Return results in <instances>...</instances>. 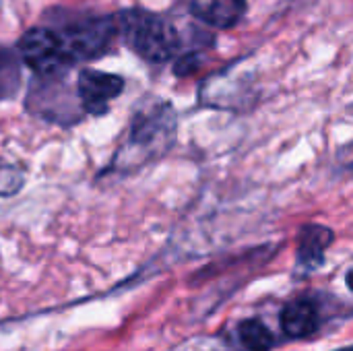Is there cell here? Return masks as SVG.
<instances>
[{"mask_svg": "<svg viewBox=\"0 0 353 351\" xmlns=\"http://www.w3.org/2000/svg\"><path fill=\"white\" fill-rule=\"evenodd\" d=\"M116 35H118L116 17H91L68 25L64 33H60L58 37L70 62L74 64L105 54Z\"/></svg>", "mask_w": 353, "mask_h": 351, "instance_id": "3957f363", "label": "cell"}, {"mask_svg": "<svg viewBox=\"0 0 353 351\" xmlns=\"http://www.w3.org/2000/svg\"><path fill=\"white\" fill-rule=\"evenodd\" d=\"M124 91V79L118 74L101 72L95 68H83L77 79V95L83 110L91 116L108 112L110 101Z\"/></svg>", "mask_w": 353, "mask_h": 351, "instance_id": "5b68a950", "label": "cell"}, {"mask_svg": "<svg viewBox=\"0 0 353 351\" xmlns=\"http://www.w3.org/2000/svg\"><path fill=\"white\" fill-rule=\"evenodd\" d=\"M190 12L211 27L230 29L244 17L246 0H192Z\"/></svg>", "mask_w": 353, "mask_h": 351, "instance_id": "ba28073f", "label": "cell"}, {"mask_svg": "<svg viewBox=\"0 0 353 351\" xmlns=\"http://www.w3.org/2000/svg\"><path fill=\"white\" fill-rule=\"evenodd\" d=\"M6 60H8V58L0 52V79H2V72L6 70Z\"/></svg>", "mask_w": 353, "mask_h": 351, "instance_id": "7c38bea8", "label": "cell"}, {"mask_svg": "<svg viewBox=\"0 0 353 351\" xmlns=\"http://www.w3.org/2000/svg\"><path fill=\"white\" fill-rule=\"evenodd\" d=\"M201 54L199 52H188V54H182L178 60H176V66H174V70H176V74L178 77H184V74H190V72H194L199 66H201Z\"/></svg>", "mask_w": 353, "mask_h": 351, "instance_id": "8fae6325", "label": "cell"}, {"mask_svg": "<svg viewBox=\"0 0 353 351\" xmlns=\"http://www.w3.org/2000/svg\"><path fill=\"white\" fill-rule=\"evenodd\" d=\"M17 48H19L23 62L37 77H46V79L58 77L72 64L68 54L64 52V46L58 33L46 27H33L25 31Z\"/></svg>", "mask_w": 353, "mask_h": 351, "instance_id": "277c9868", "label": "cell"}, {"mask_svg": "<svg viewBox=\"0 0 353 351\" xmlns=\"http://www.w3.org/2000/svg\"><path fill=\"white\" fill-rule=\"evenodd\" d=\"M25 172L14 163H0V197H12L23 188Z\"/></svg>", "mask_w": 353, "mask_h": 351, "instance_id": "30bf717a", "label": "cell"}, {"mask_svg": "<svg viewBox=\"0 0 353 351\" xmlns=\"http://www.w3.org/2000/svg\"><path fill=\"white\" fill-rule=\"evenodd\" d=\"M335 242L333 230L321 223H308L302 228L298 236V250H296V267L302 275H310L319 271L325 263L327 248Z\"/></svg>", "mask_w": 353, "mask_h": 351, "instance_id": "8992f818", "label": "cell"}, {"mask_svg": "<svg viewBox=\"0 0 353 351\" xmlns=\"http://www.w3.org/2000/svg\"><path fill=\"white\" fill-rule=\"evenodd\" d=\"M279 325H281V331L290 339L310 337L312 333H316V329L321 325L319 306L308 298H296L283 306L281 317H279Z\"/></svg>", "mask_w": 353, "mask_h": 351, "instance_id": "52a82bcc", "label": "cell"}, {"mask_svg": "<svg viewBox=\"0 0 353 351\" xmlns=\"http://www.w3.org/2000/svg\"><path fill=\"white\" fill-rule=\"evenodd\" d=\"M116 21H118V33L124 35L126 43L143 60L151 64H163L172 60L182 46L176 27L163 17H157L153 12L124 10L116 17Z\"/></svg>", "mask_w": 353, "mask_h": 351, "instance_id": "7a4b0ae2", "label": "cell"}, {"mask_svg": "<svg viewBox=\"0 0 353 351\" xmlns=\"http://www.w3.org/2000/svg\"><path fill=\"white\" fill-rule=\"evenodd\" d=\"M176 141V112L165 101L139 110L130 122L128 139L110 163L112 172H132L159 159Z\"/></svg>", "mask_w": 353, "mask_h": 351, "instance_id": "6da1fadb", "label": "cell"}, {"mask_svg": "<svg viewBox=\"0 0 353 351\" xmlns=\"http://www.w3.org/2000/svg\"><path fill=\"white\" fill-rule=\"evenodd\" d=\"M238 339L246 351H269L275 343L269 327L259 319H246L238 325Z\"/></svg>", "mask_w": 353, "mask_h": 351, "instance_id": "9c48e42d", "label": "cell"}, {"mask_svg": "<svg viewBox=\"0 0 353 351\" xmlns=\"http://www.w3.org/2000/svg\"><path fill=\"white\" fill-rule=\"evenodd\" d=\"M339 351H352V348H343V350H339Z\"/></svg>", "mask_w": 353, "mask_h": 351, "instance_id": "4fadbf2b", "label": "cell"}]
</instances>
